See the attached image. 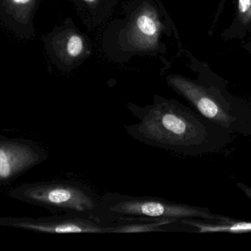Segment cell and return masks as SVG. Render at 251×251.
<instances>
[{"instance_id":"6da1fadb","label":"cell","mask_w":251,"mask_h":251,"mask_svg":"<svg viewBox=\"0 0 251 251\" xmlns=\"http://www.w3.org/2000/svg\"><path fill=\"white\" fill-rule=\"evenodd\" d=\"M138 119L125 125L131 138L151 147L185 156L218 153L231 142L233 133L174 99L156 95L151 105L127 106Z\"/></svg>"},{"instance_id":"7a4b0ae2","label":"cell","mask_w":251,"mask_h":251,"mask_svg":"<svg viewBox=\"0 0 251 251\" xmlns=\"http://www.w3.org/2000/svg\"><path fill=\"white\" fill-rule=\"evenodd\" d=\"M167 82L211 122L233 134L251 137V106L231 95L224 83H198L179 75L168 77Z\"/></svg>"},{"instance_id":"3957f363","label":"cell","mask_w":251,"mask_h":251,"mask_svg":"<svg viewBox=\"0 0 251 251\" xmlns=\"http://www.w3.org/2000/svg\"><path fill=\"white\" fill-rule=\"evenodd\" d=\"M207 208L176 203L162 197L107 193L99 201L95 219L101 223L128 220H219Z\"/></svg>"},{"instance_id":"277c9868","label":"cell","mask_w":251,"mask_h":251,"mask_svg":"<svg viewBox=\"0 0 251 251\" xmlns=\"http://www.w3.org/2000/svg\"><path fill=\"white\" fill-rule=\"evenodd\" d=\"M13 194L18 199L53 212L94 220L100 201L89 187L75 181H55L22 186Z\"/></svg>"},{"instance_id":"5b68a950","label":"cell","mask_w":251,"mask_h":251,"mask_svg":"<svg viewBox=\"0 0 251 251\" xmlns=\"http://www.w3.org/2000/svg\"><path fill=\"white\" fill-rule=\"evenodd\" d=\"M47 158L39 148L13 141L0 142V182L10 181Z\"/></svg>"},{"instance_id":"8992f818","label":"cell","mask_w":251,"mask_h":251,"mask_svg":"<svg viewBox=\"0 0 251 251\" xmlns=\"http://www.w3.org/2000/svg\"><path fill=\"white\" fill-rule=\"evenodd\" d=\"M41 0H0V20L22 38L35 35L33 20Z\"/></svg>"},{"instance_id":"52a82bcc","label":"cell","mask_w":251,"mask_h":251,"mask_svg":"<svg viewBox=\"0 0 251 251\" xmlns=\"http://www.w3.org/2000/svg\"><path fill=\"white\" fill-rule=\"evenodd\" d=\"M19 226L50 234H104L103 223L92 218L66 214L24 222Z\"/></svg>"},{"instance_id":"ba28073f","label":"cell","mask_w":251,"mask_h":251,"mask_svg":"<svg viewBox=\"0 0 251 251\" xmlns=\"http://www.w3.org/2000/svg\"><path fill=\"white\" fill-rule=\"evenodd\" d=\"M47 44L53 57L64 63L79 57L85 49L83 38L73 31L54 32L47 38Z\"/></svg>"},{"instance_id":"9c48e42d","label":"cell","mask_w":251,"mask_h":251,"mask_svg":"<svg viewBox=\"0 0 251 251\" xmlns=\"http://www.w3.org/2000/svg\"><path fill=\"white\" fill-rule=\"evenodd\" d=\"M178 223L191 228L197 233H228L248 234L251 233V221L234 219L225 216L223 219H183Z\"/></svg>"},{"instance_id":"30bf717a","label":"cell","mask_w":251,"mask_h":251,"mask_svg":"<svg viewBox=\"0 0 251 251\" xmlns=\"http://www.w3.org/2000/svg\"><path fill=\"white\" fill-rule=\"evenodd\" d=\"M160 30L161 24L156 13L150 8H146L138 13L134 20L132 35L140 47H153Z\"/></svg>"},{"instance_id":"8fae6325","label":"cell","mask_w":251,"mask_h":251,"mask_svg":"<svg viewBox=\"0 0 251 251\" xmlns=\"http://www.w3.org/2000/svg\"><path fill=\"white\" fill-rule=\"evenodd\" d=\"M178 221L172 220H128L103 223L104 234L164 232L165 227Z\"/></svg>"},{"instance_id":"7c38bea8","label":"cell","mask_w":251,"mask_h":251,"mask_svg":"<svg viewBox=\"0 0 251 251\" xmlns=\"http://www.w3.org/2000/svg\"><path fill=\"white\" fill-rule=\"evenodd\" d=\"M238 19L241 25H250L251 0H238Z\"/></svg>"},{"instance_id":"4fadbf2b","label":"cell","mask_w":251,"mask_h":251,"mask_svg":"<svg viewBox=\"0 0 251 251\" xmlns=\"http://www.w3.org/2000/svg\"><path fill=\"white\" fill-rule=\"evenodd\" d=\"M237 187L244 193V194L251 200V187L243 183H237Z\"/></svg>"},{"instance_id":"5bb4252c","label":"cell","mask_w":251,"mask_h":251,"mask_svg":"<svg viewBox=\"0 0 251 251\" xmlns=\"http://www.w3.org/2000/svg\"><path fill=\"white\" fill-rule=\"evenodd\" d=\"M83 1H85L86 3H88V4H95V3L97 2V1H98V0H83Z\"/></svg>"}]
</instances>
